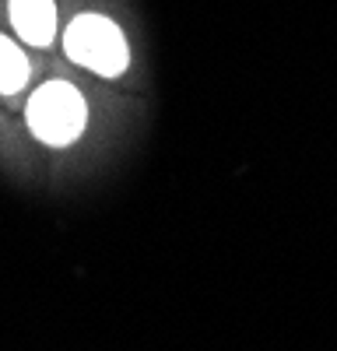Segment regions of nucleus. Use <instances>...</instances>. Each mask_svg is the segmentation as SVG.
Returning <instances> with one entry per match:
<instances>
[{
    "label": "nucleus",
    "instance_id": "obj_1",
    "mask_svg": "<svg viewBox=\"0 0 337 351\" xmlns=\"http://www.w3.org/2000/svg\"><path fill=\"white\" fill-rule=\"evenodd\" d=\"M25 123L46 148H67L88 127V102L71 81H46L28 95Z\"/></svg>",
    "mask_w": 337,
    "mask_h": 351
},
{
    "label": "nucleus",
    "instance_id": "obj_2",
    "mask_svg": "<svg viewBox=\"0 0 337 351\" xmlns=\"http://www.w3.org/2000/svg\"><path fill=\"white\" fill-rule=\"evenodd\" d=\"M67 60L99 77H120L130 67V46L120 25L105 14H77L64 28Z\"/></svg>",
    "mask_w": 337,
    "mask_h": 351
},
{
    "label": "nucleus",
    "instance_id": "obj_3",
    "mask_svg": "<svg viewBox=\"0 0 337 351\" xmlns=\"http://www.w3.org/2000/svg\"><path fill=\"white\" fill-rule=\"evenodd\" d=\"M8 18L14 36L32 46V49H46L56 39V25H60V14H56V0H8Z\"/></svg>",
    "mask_w": 337,
    "mask_h": 351
},
{
    "label": "nucleus",
    "instance_id": "obj_4",
    "mask_svg": "<svg viewBox=\"0 0 337 351\" xmlns=\"http://www.w3.org/2000/svg\"><path fill=\"white\" fill-rule=\"evenodd\" d=\"M28 81H32V60L21 49V43H14L11 36L0 32V99H14L21 95Z\"/></svg>",
    "mask_w": 337,
    "mask_h": 351
}]
</instances>
